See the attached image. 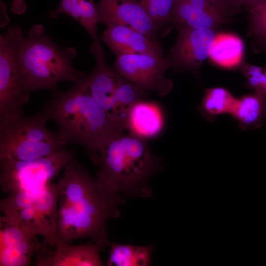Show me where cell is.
<instances>
[{
    "label": "cell",
    "instance_id": "cb8c5ba5",
    "mask_svg": "<svg viewBox=\"0 0 266 266\" xmlns=\"http://www.w3.org/2000/svg\"><path fill=\"white\" fill-rule=\"evenodd\" d=\"M38 193L17 191L9 193L0 200V209L4 216L11 217L31 205Z\"/></svg>",
    "mask_w": 266,
    "mask_h": 266
},
{
    "label": "cell",
    "instance_id": "9c48e42d",
    "mask_svg": "<svg viewBox=\"0 0 266 266\" xmlns=\"http://www.w3.org/2000/svg\"><path fill=\"white\" fill-rule=\"evenodd\" d=\"M58 199V183L50 184L36 195L31 205L7 217L53 245L56 241Z\"/></svg>",
    "mask_w": 266,
    "mask_h": 266
},
{
    "label": "cell",
    "instance_id": "9a60e30c",
    "mask_svg": "<svg viewBox=\"0 0 266 266\" xmlns=\"http://www.w3.org/2000/svg\"><path fill=\"white\" fill-rule=\"evenodd\" d=\"M102 40L117 56L123 55L146 54L164 56L162 47L146 34L121 26L107 27Z\"/></svg>",
    "mask_w": 266,
    "mask_h": 266
},
{
    "label": "cell",
    "instance_id": "5b68a950",
    "mask_svg": "<svg viewBox=\"0 0 266 266\" xmlns=\"http://www.w3.org/2000/svg\"><path fill=\"white\" fill-rule=\"evenodd\" d=\"M48 120L41 112L0 124V157L31 161L64 149L58 132L46 127Z\"/></svg>",
    "mask_w": 266,
    "mask_h": 266
},
{
    "label": "cell",
    "instance_id": "e0dca14e",
    "mask_svg": "<svg viewBox=\"0 0 266 266\" xmlns=\"http://www.w3.org/2000/svg\"><path fill=\"white\" fill-rule=\"evenodd\" d=\"M229 17L196 8L186 0H176L171 22L177 29L189 28L214 30L228 21Z\"/></svg>",
    "mask_w": 266,
    "mask_h": 266
},
{
    "label": "cell",
    "instance_id": "f1b7e54d",
    "mask_svg": "<svg viewBox=\"0 0 266 266\" xmlns=\"http://www.w3.org/2000/svg\"><path fill=\"white\" fill-rule=\"evenodd\" d=\"M27 9L25 0H12L11 5V10L17 15L24 14Z\"/></svg>",
    "mask_w": 266,
    "mask_h": 266
},
{
    "label": "cell",
    "instance_id": "4316f807",
    "mask_svg": "<svg viewBox=\"0 0 266 266\" xmlns=\"http://www.w3.org/2000/svg\"><path fill=\"white\" fill-rule=\"evenodd\" d=\"M81 0H62L58 7L50 13V16L56 18L60 14H66L79 22V4Z\"/></svg>",
    "mask_w": 266,
    "mask_h": 266
},
{
    "label": "cell",
    "instance_id": "5bb4252c",
    "mask_svg": "<svg viewBox=\"0 0 266 266\" xmlns=\"http://www.w3.org/2000/svg\"><path fill=\"white\" fill-rule=\"evenodd\" d=\"M94 55L96 64L91 74L88 75V86L93 98L105 111L118 133L115 92L122 77L106 64L104 52Z\"/></svg>",
    "mask_w": 266,
    "mask_h": 266
},
{
    "label": "cell",
    "instance_id": "277c9868",
    "mask_svg": "<svg viewBox=\"0 0 266 266\" xmlns=\"http://www.w3.org/2000/svg\"><path fill=\"white\" fill-rule=\"evenodd\" d=\"M19 55L26 86L30 93L42 89L52 92L61 81L72 85L87 76L73 66L72 60L77 55L75 49L63 47L54 42L42 25H34L27 37L22 36Z\"/></svg>",
    "mask_w": 266,
    "mask_h": 266
},
{
    "label": "cell",
    "instance_id": "3957f363",
    "mask_svg": "<svg viewBox=\"0 0 266 266\" xmlns=\"http://www.w3.org/2000/svg\"><path fill=\"white\" fill-rule=\"evenodd\" d=\"M157 165L147 140L128 132L115 133L100 152L97 179L112 194L148 197L151 192L147 182Z\"/></svg>",
    "mask_w": 266,
    "mask_h": 266
},
{
    "label": "cell",
    "instance_id": "44dd1931",
    "mask_svg": "<svg viewBox=\"0 0 266 266\" xmlns=\"http://www.w3.org/2000/svg\"><path fill=\"white\" fill-rule=\"evenodd\" d=\"M236 99L224 88L207 89L198 109L208 120L212 122L219 115L230 114Z\"/></svg>",
    "mask_w": 266,
    "mask_h": 266
},
{
    "label": "cell",
    "instance_id": "2e32d148",
    "mask_svg": "<svg viewBox=\"0 0 266 266\" xmlns=\"http://www.w3.org/2000/svg\"><path fill=\"white\" fill-rule=\"evenodd\" d=\"M164 126V118L159 106L152 101L141 100L135 103L127 115L126 130L146 139L158 136Z\"/></svg>",
    "mask_w": 266,
    "mask_h": 266
},
{
    "label": "cell",
    "instance_id": "8992f818",
    "mask_svg": "<svg viewBox=\"0 0 266 266\" xmlns=\"http://www.w3.org/2000/svg\"><path fill=\"white\" fill-rule=\"evenodd\" d=\"M23 35L20 26H11L0 35V124L23 116L30 99L19 55Z\"/></svg>",
    "mask_w": 266,
    "mask_h": 266
},
{
    "label": "cell",
    "instance_id": "30bf717a",
    "mask_svg": "<svg viewBox=\"0 0 266 266\" xmlns=\"http://www.w3.org/2000/svg\"><path fill=\"white\" fill-rule=\"evenodd\" d=\"M177 39L169 50L175 71H189L199 76L202 63L210 57L217 34L214 30L183 28L178 30Z\"/></svg>",
    "mask_w": 266,
    "mask_h": 266
},
{
    "label": "cell",
    "instance_id": "7a4b0ae2",
    "mask_svg": "<svg viewBox=\"0 0 266 266\" xmlns=\"http://www.w3.org/2000/svg\"><path fill=\"white\" fill-rule=\"evenodd\" d=\"M87 78L88 75L69 90L57 88L52 91V98L43 104L41 112L48 120L57 124L58 133L65 145L83 146L93 162L99 165L102 146L117 133L105 111L91 95Z\"/></svg>",
    "mask_w": 266,
    "mask_h": 266
},
{
    "label": "cell",
    "instance_id": "6da1fadb",
    "mask_svg": "<svg viewBox=\"0 0 266 266\" xmlns=\"http://www.w3.org/2000/svg\"><path fill=\"white\" fill-rule=\"evenodd\" d=\"M58 184L56 241L70 243L87 237L101 249L110 244L106 223L119 214L118 207L123 201L120 195L104 189L75 155L65 168Z\"/></svg>",
    "mask_w": 266,
    "mask_h": 266
},
{
    "label": "cell",
    "instance_id": "83f0119b",
    "mask_svg": "<svg viewBox=\"0 0 266 266\" xmlns=\"http://www.w3.org/2000/svg\"><path fill=\"white\" fill-rule=\"evenodd\" d=\"M265 0H225L230 16L239 12L243 7L248 10L255 8Z\"/></svg>",
    "mask_w": 266,
    "mask_h": 266
},
{
    "label": "cell",
    "instance_id": "52a82bcc",
    "mask_svg": "<svg viewBox=\"0 0 266 266\" xmlns=\"http://www.w3.org/2000/svg\"><path fill=\"white\" fill-rule=\"evenodd\" d=\"M74 155L73 151L64 148L31 161H19L9 156L0 157L1 190L7 194L38 193L51 184Z\"/></svg>",
    "mask_w": 266,
    "mask_h": 266
},
{
    "label": "cell",
    "instance_id": "f546056e",
    "mask_svg": "<svg viewBox=\"0 0 266 266\" xmlns=\"http://www.w3.org/2000/svg\"><path fill=\"white\" fill-rule=\"evenodd\" d=\"M265 74H266V68H265Z\"/></svg>",
    "mask_w": 266,
    "mask_h": 266
},
{
    "label": "cell",
    "instance_id": "d4e9b609",
    "mask_svg": "<svg viewBox=\"0 0 266 266\" xmlns=\"http://www.w3.org/2000/svg\"><path fill=\"white\" fill-rule=\"evenodd\" d=\"M246 78L248 88L266 95V76L265 68L242 63L239 66Z\"/></svg>",
    "mask_w": 266,
    "mask_h": 266
},
{
    "label": "cell",
    "instance_id": "7c38bea8",
    "mask_svg": "<svg viewBox=\"0 0 266 266\" xmlns=\"http://www.w3.org/2000/svg\"><path fill=\"white\" fill-rule=\"evenodd\" d=\"M99 23L121 26L137 31L157 40L161 33L145 10L133 0H99L96 3Z\"/></svg>",
    "mask_w": 266,
    "mask_h": 266
},
{
    "label": "cell",
    "instance_id": "ac0fdd59",
    "mask_svg": "<svg viewBox=\"0 0 266 266\" xmlns=\"http://www.w3.org/2000/svg\"><path fill=\"white\" fill-rule=\"evenodd\" d=\"M266 95L255 92L236 100L230 113L243 130L261 127L266 119Z\"/></svg>",
    "mask_w": 266,
    "mask_h": 266
},
{
    "label": "cell",
    "instance_id": "484cf974",
    "mask_svg": "<svg viewBox=\"0 0 266 266\" xmlns=\"http://www.w3.org/2000/svg\"><path fill=\"white\" fill-rule=\"evenodd\" d=\"M249 11L253 32L266 40V0Z\"/></svg>",
    "mask_w": 266,
    "mask_h": 266
},
{
    "label": "cell",
    "instance_id": "ba28073f",
    "mask_svg": "<svg viewBox=\"0 0 266 266\" xmlns=\"http://www.w3.org/2000/svg\"><path fill=\"white\" fill-rule=\"evenodd\" d=\"M171 66L170 54L162 57L146 54L120 55L114 64L115 70L124 79L160 97L167 95L172 88V81L166 76Z\"/></svg>",
    "mask_w": 266,
    "mask_h": 266
},
{
    "label": "cell",
    "instance_id": "7402d4cb",
    "mask_svg": "<svg viewBox=\"0 0 266 266\" xmlns=\"http://www.w3.org/2000/svg\"><path fill=\"white\" fill-rule=\"evenodd\" d=\"M147 12L160 31L161 36L167 34L173 24L171 15L176 0H133Z\"/></svg>",
    "mask_w": 266,
    "mask_h": 266
},
{
    "label": "cell",
    "instance_id": "4fadbf2b",
    "mask_svg": "<svg viewBox=\"0 0 266 266\" xmlns=\"http://www.w3.org/2000/svg\"><path fill=\"white\" fill-rule=\"evenodd\" d=\"M53 251L42 245L36 253L34 264L39 266H101V248L93 241L72 245L56 241Z\"/></svg>",
    "mask_w": 266,
    "mask_h": 266
},
{
    "label": "cell",
    "instance_id": "603a6c76",
    "mask_svg": "<svg viewBox=\"0 0 266 266\" xmlns=\"http://www.w3.org/2000/svg\"><path fill=\"white\" fill-rule=\"evenodd\" d=\"M79 12V23L88 32L94 41L91 48L92 54L103 52L98 32L99 16L96 3L93 0H81Z\"/></svg>",
    "mask_w": 266,
    "mask_h": 266
},
{
    "label": "cell",
    "instance_id": "d6986e66",
    "mask_svg": "<svg viewBox=\"0 0 266 266\" xmlns=\"http://www.w3.org/2000/svg\"><path fill=\"white\" fill-rule=\"evenodd\" d=\"M244 51L242 41L238 36L229 33L217 34L212 43L210 57L216 65L233 68L239 62Z\"/></svg>",
    "mask_w": 266,
    "mask_h": 266
},
{
    "label": "cell",
    "instance_id": "ffe728a7",
    "mask_svg": "<svg viewBox=\"0 0 266 266\" xmlns=\"http://www.w3.org/2000/svg\"><path fill=\"white\" fill-rule=\"evenodd\" d=\"M109 266H147L150 263L152 247L113 243L110 245Z\"/></svg>",
    "mask_w": 266,
    "mask_h": 266
},
{
    "label": "cell",
    "instance_id": "8fae6325",
    "mask_svg": "<svg viewBox=\"0 0 266 266\" xmlns=\"http://www.w3.org/2000/svg\"><path fill=\"white\" fill-rule=\"evenodd\" d=\"M13 219L0 217V266H27L43 244Z\"/></svg>",
    "mask_w": 266,
    "mask_h": 266
}]
</instances>
